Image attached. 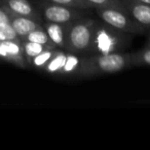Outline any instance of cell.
I'll list each match as a JSON object with an SVG mask.
<instances>
[{"label": "cell", "mask_w": 150, "mask_h": 150, "mask_svg": "<svg viewBox=\"0 0 150 150\" xmlns=\"http://www.w3.org/2000/svg\"><path fill=\"white\" fill-rule=\"evenodd\" d=\"M131 68V52L96 54L84 57L77 77L90 78L107 73H115Z\"/></svg>", "instance_id": "6da1fadb"}, {"label": "cell", "mask_w": 150, "mask_h": 150, "mask_svg": "<svg viewBox=\"0 0 150 150\" xmlns=\"http://www.w3.org/2000/svg\"><path fill=\"white\" fill-rule=\"evenodd\" d=\"M129 44L127 33L116 30L102 21H97L90 54H111L123 52Z\"/></svg>", "instance_id": "7a4b0ae2"}, {"label": "cell", "mask_w": 150, "mask_h": 150, "mask_svg": "<svg viewBox=\"0 0 150 150\" xmlns=\"http://www.w3.org/2000/svg\"><path fill=\"white\" fill-rule=\"evenodd\" d=\"M96 24L97 20L88 17L69 24L66 33V52L77 54H90Z\"/></svg>", "instance_id": "3957f363"}, {"label": "cell", "mask_w": 150, "mask_h": 150, "mask_svg": "<svg viewBox=\"0 0 150 150\" xmlns=\"http://www.w3.org/2000/svg\"><path fill=\"white\" fill-rule=\"evenodd\" d=\"M96 13L100 21L127 34H144L148 32L143 26L136 22L125 11L116 7H97Z\"/></svg>", "instance_id": "277c9868"}, {"label": "cell", "mask_w": 150, "mask_h": 150, "mask_svg": "<svg viewBox=\"0 0 150 150\" xmlns=\"http://www.w3.org/2000/svg\"><path fill=\"white\" fill-rule=\"evenodd\" d=\"M36 7L41 16L42 21L58 24H70L86 17V13L88 11V9L54 4L41 0H38Z\"/></svg>", "instance_id": "5b68a950"}, {"label": "cell", "mask_w": 150, "mask_h": 150, "mask_svg": "<svg viewBox=\"0 0 150 150\" xmlns=\"http://www.w3.org/2000/svg\"><path fill=\"white\" fill-rule=\"evenodd\" d=\"M125 9L136 22L150 31V5L135 0H121Z\"/></svg>", "instance_id": "8992f818"}, {"label": "cell", "mask_w": 150, "mask_h": 150, "mask_svg": "<svg viewBox=\"0 0 150 150\" xmlns=\"http://www.w3.org/2000/svg\"><path fill=\"white\" fill-rule=\"evenodd\" d=\"M2 3L13 15L31 18L41 23L43 22L37 7L34 6L29 0H2Z\"/></svg>", "instance_id": "52a82bcc"}, {"label": "cell", "mask_w": 150, "mask_h": 150, "mask_svg": "<svg viewBox=\"0 0 150 150\" xmlns=\"http://www.w3.org/2000/svg\"><path fill=\"white\" fill-rule=\"evenodd\" d=\"M9 23L13 26L17 35L19 36L21 40L26 39V37L30 32H32L36 28L40 27L42 25V23L39 21H36V20L28 17L13 15V13L11 15V19Z\"/></svg>", "instance_id": "ba28073f"}, {"label": "cell", "mask_w": 150, "mask_h": 150, "mask_svg": "<svg viewBox=\"0 0 150 150\" xmlns=\"http://www.w3.org/2000/svg\"><path fill=\"white\" fill-rule=\"evenodd\" d=\"M69 24H58L50 22H42L48 37L58 48L66 50V33Z\"/></svg>", "instance_id": "9c48e42d"}, {"label": "cell", "mask_w": 150, "mask_h": 150, "mask_svg": "<svg viewBox=\"0 0 150 150\" xmlns=\"http://www.w3.org/2000/svg\"><path fill=\"white\" fill-rule=\"evenodd\" d=\"M2 44L9 57V63H13L23 69L29 67L22 47V40H7L3 41Z\"/></svg>", "instance_id": "30bf717a"}, {"label": "cell", "mask_w": 150, "mask_h": 150, "mask_svg": "<svg viewBox=\"0 0 150 150\" xmlns=\"http://www.w3.org/2000/svg\"><path fill=\"white\" fill-rule=\"evenodd\" d=\"M83 58L84 57H80V54L68 52L67 61L61 71L60 76H77Z\"/></svg>", "instance_id": "8fae6325"}, {"label": "cell", "mask_w": 150, "mask_h": 150, "mask_svg": "<svg viewBox=\"0 0 150 150\" xmlns=\"http://www.w3.org/2000/svg\"><path fill=\"white\" fill-rule=\"evenodd\" d=\"M67 56H68V52L63 50H59L56 52V54L52 57V60L43 68V71L48 73V74L60 76L61 71H62L63 67H64L65 63L67 61Z\"/></svg>", "instance_id": "7c38bea8"}, {"label": "cell", "mask_w": 150, "mask_h": 150, "mask_svg": "<svg viewBox=\"0 0 150 150\" xmlns=\"http://www.w3.org/2000/svg\"><path fill=\"white\" fill-rule=\"evenodd\" d=\"M59 50H60V48H48V50H45L44 52H40L39 54L35 56L34 58L28 60L29 67L37 69V70L43 71V68L46 66V64L52 60V57L56 54V52H58Z\"/></svg>", "instance_id": "4fadbf2b"}, {"label": "cell", "mask_w": 150, "mask_h": 150, "mask_svg": "<svg viewBox=\"0 0 150 150\" xmlns=\"http://www.w3.org/2000/svg\"><path fill=\"white\" fill-rule=\"evenodd\" d=\"M26 40L35 42V43L42 44V45L46 46L47 48H58L54 43H52L50 38L48 37L47 33H46L45 29H44L42 25L40 26V27L36 28V29L33 30L32 32H30V33L27 35V37H26Z\"/></svg>", "instance_id": "5bb4252c"}, {"label": "cell", "mask_w": 150, "mask_h": 150, "mask_svg": "<svg viewBox=\"0 0 150 150\" xmlns=\"http://www.w3.org/2000/svg\"><path fill=\"white\" fill-rule=\"evenodd\" d=\"M138 66H150V46L131 52V68Z\"/></svg>", "instance_id": "9a60e30c"}, {"label": "cell", "mask_w": 150, "mask_h": 150, "mask_svg": "<svg viewBox=\"0 0 150 150\" xmlns=\"http://www.w3.org/2000/svg\"><path fill=\"white\" fill-rule=\"evenodd\" d=\"M22 47H23V52L25 54L26 59L28 60L34 58L35 56L39 54L40 52H44L45 50H48L46 46L42 45L39 43H35V42L29 41V40H22Z\"/></svg>", "instance_id": "2e32d148"}, {"label": "cell", "mask_w": 150, "mask_h": 150, "mask_svg": "<svg viewBox=\"0 0 150 150\" xmlns=\"http://www.w3.org/2000/svg\"><path fill=\"white\" fill-rule=\"evenodd\" d=\"M41 1L54 3V4L66 5V6H71V7H77V8H84V9L93 8V5L91 3H88L86 0H41Z\"/></svg>", "instance_id": "e0dca14e"}, {"label": "cell", "mask_w": 150, "mask_h": 150, "mask_svg": "<svg viewBox=\"0 0 150 150\" xmlns=\"http://www.w3.org/2000/svg\"><path fill=\"white\" fill-rule=\"evenodd\" d=\"M7 40H21L17 35L13 26L11 25V23L0 26V41L3 42L7 41Z\"/></svg>", "instance_id": "ac0fdd59"}, {"label": "cell", "mask_w": 150, "mask_h": 150, "mask_svg": "<svg viewBox=\"0 0 150 150\" xmlns=\"http://www.w3.org/2000/svg\"><path fill=\"white\" fill-rule=\"evenodd\" d=\"M88 3L93 5V7H116V8L125 9L121 0H86Z\"/></svg>", "instance_id": "d6986e66"}, {"label": "cell", "mask_w": 150, "mask_h": 150, "mask_svg": "<svg viewBox=\"0 0 150 150\" xmlns=\"http://www.w3.org/2000/svg\"><path fill=\"white\" fill-rule=\"evenodd\" d=\"M11 15L13 13L8 11V8L6 6H4V5L1 6L0 5V26L9 23L11 19Z\"/></svg>", "instance_id": "ffe728a7"}, {"label": "cell", "mask_w": 150, "mask_h": 150, "mask_svg": "<svg viewBox=\"0 0 150 150\" xmlns=\"http://www.w3.org/2000/svg\"><path fill=\"white\" fill-rule=\"evenodd\" d=\"M0 59L5 61V62H9V57H8V54H7V52L5 50L4 46H3L1 41H0Z\"/></svg>", "instance_id": "44dd1931"}, {"label": "cell", "mask_w": 150, "mask_h": 150, "mask_svg": "<svg viewBox=\"0 0 150 150\" xmlns=\"http://www.w3.org/2000/svg\"><path fill=\"white\" fill-rule=\"evenodd\" d=\"M135 1H138V2H142V3H146V4L150 5V0H135Z\"/></svg>", "instance_id": "7402d4cb"}, {"label": "cell", "mask_w": 150, "mask_h": 150, "mask_svg": "<svg viewBox=\"0 0 150 150\" xmlns=\"http://www.w3.org/2000/svg\"><path fill=\"white\" fill-rule=\"evenodd\" d=\"M146 45H147V46H150V31H149V36H148L147 42H146Z\"/></svg>", "instance_id": "603a6c76"}, {"label": "cell", "mask_w": 150, "mask_h": 150, "mask_svg": "<svg viewBox=\"0 0 150 150\" xmlns=\"http://www.w3.org/2000/svg\"><path fill=\"white\" fill-rule=\"evenodd\" d=\"M1 3H2V0H0V5H1Z\"/></svg>", "instance_id": "cb8c5ba5"}]
</instances>
